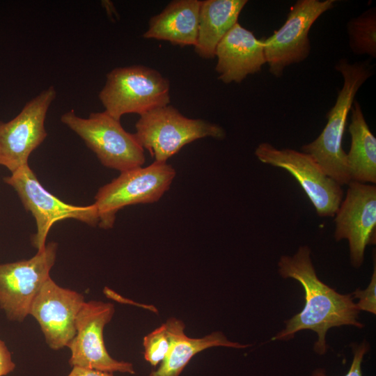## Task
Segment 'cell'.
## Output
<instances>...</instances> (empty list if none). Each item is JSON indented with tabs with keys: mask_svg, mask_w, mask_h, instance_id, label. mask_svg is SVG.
<instances>
[{
	"mask_svg": "<svg viewBox=\"0 0 376 376\" xmlns=\"http://www.w3.org/2000/svg\"><path fill=\"white\" fill-rule=\"evenodd\" d=\"M279 273L284 279L292 278L302 285L305 292L303 310L285 322V328L274 340H289L301 330L310 329L318 335L315 351L323 354L327 351L325 336L334 327L353 325L359 329L363 324L357 320L359 310L352 295L337 292L318 277L307 246L299 247L292 256H283L279 263Z\"/></svg>",
	"mask_w": 376,
	"mask_h": 376,
	"instance_id": "6da1fadb",
	"label": "cell"
},
{
	"mask_svg": "<svg viewBox=\"0 0 376 376\" xmlns=\"http://www.w3.org/2000/svg\"><path fill=\"white\" fill-rule=\"evenodd\" d=\"M334 68L343 77V86L334 105L326 115L327 122L323 130L314 141L304 145L301 150L342 186L352 181L342 146L347 116L358 91L373 75V68L369 61L351 63L344 58L339 59Z\"/></svg>",
	"mask_w": 376,
	"mask_h": 376,
	"instance_id": "7a4b0ae2",
	"label": "cell"
},
{
	"mask_svg": "<svg viewBox=\"0 0 376 376\" xmlns=\"http://www.w3.org/2000/svg\"><path fill=\"white\" fill-rule=\"evenodd\" d=\"M169 81L155 69L133 65L107 75L98 97L105 112L116 120L127 113L139 116L170 102Z\"/></svg>",
	"mask_w": 376,
	"mask_h": 376,
	"instance_id": "3957f363",
	"label": "cell"
},
{
	"mask_svg": "<svg viewBox=\"0 0 376 376\" xmlns=\"http://www.w3.org/2000/svg\"><path fill=\"white\" fill-rule=\"evenodd\" d=\"M61 121L84 141L104 166L121 173L144 164V149L134 134L107 112H93L85 118L72 109L62 114Z\"/></svg>",
	"mask_w": 376,
	"mask_h": 376,
	"instance_id": "277c9868",
	"label": "cell"
},
{
	"mask_svg": "<svg viewBox=\"0 0 376 376\" xmlns=\"http://www.w3.org/2000/svg\"><path fill=\"white\" fill-rule=\"evenodd\" d=\"M134 135L155 162H166L185 145L197 139H223L221 126L203 119L189 118L171 105L159 107L140 115Z\"/></svg>",
	"mask_w": 376,
	"mask_h": 376,
	"instance_id": "5b68a950",
	"label": "cell"
},
{
	"mask_svg": "<svg viewBox=\"0 0 376 376\" xmlns=\"http://www.w3.org/2000/svg\"><path fill=\"white\" fill-rule=\"evenodd\" d=\"M175 174L173 167L166 162L155 161L148 166L121 172L95 196L99 227L112 228L117 212L124 207L159 201L170 188Z\"/></svg>",
	"mask_w": 376,
	"mask_h": 376,
	"instance_id": "8992f818",
	"label": "cell"
},
{
	"mask_svg": "<svg viewBox=\"0 0 376 376\" xmlns=\"http://www.w3.org/2000/svg\"><path fill=\"white\" fill-rule=\"evenodd\" d=\"M3 182L15 189L24 209L35 219L36 231L31 243L37 251L44 249L49 230L58 221L72 219L91 226L99 224L94 203L75 205L63 202L45 189L29 164L4 177Z\"/></svg>",
	"mask_w": 376,
	"mask_h": 376,
	"instance_id": "52a82bcc",
	"label": "cell"
},
{
	"mask_svg": "<svg viewBox=\"0 0 376 376\" xmlns=\"http://www.w3.org/2000/svg\"><path fill=\"white\" fill-rule=\"evenodd\" d=\"M335 3L336 0H298L290 8L281 28L263 39L266 63L273 76L281 77L288 66L308 58L311 49L309 31Z\"/></svg>",
	"mask_w": 376,
	"mask_h": 376,
	"instance_id": "ba28073f",
	"label": "cell"
},
{
	"mask_svg": "<svg viewBox=\"0 0 376 376\" xmlns=\"http://www.w3.org/2000/svg\"><path fill=\"white\" fill-rule=\"evenodd\" d=\"M57 249L51 242L28 260L0 264V308L10 321L22 322L29 315L33 299L50 277Z\"/></svg>",
	"mask_w": 376,
	"mask_h": 376,
	"instance_id": "9c48e42d",
	"label": "cell"
},
{
	"mask_svg": "<svg viewBox=\"0 0 376 376\" xmlns=\"http://www.w3.org/2000/svg\"><path fill=\"white\" fill-rule=\"evenodd\" d=\"M261 162L285 169L299 182L320 217H334L341 202V186L329 177L308 154L295 150L277 149L261 143L255 150Z\"/></svg>",
	"mask_w": 376,
	"mask_h": 376,
	"instance_id": "30bf717a",
	"label": "cell"
},
{
	"mask_svg": "<svg viewBox=\"0 0 376 376\" xmlns=\"http://www.w3.org/2000/svg\"><path fill=\"white\" fill-rule=\"evenodd\" d=\"M115 313L109 302L85 301L76 318V334L68 345L70 350L69 364L101 371L134 374L132 363L112 358L106 349L103 331Z\"/></svg>",
	"mask_w": 376,
	"mask_h": 376,
	"instance_id": "8fae6325",
	"label": "cell"
},
{
	"mask_svg": "<svg viewBox=\"0 0 376 376\" xmlns=\"http://www.w3.org/2000/svg\"><path fill=\"white\" fill-rule=\"evenodd\" d=\"M56 96L51 86L27 102L14 118L0 120V165L11 173L29 164L32 152L46 139L45 122Z\"/></svg>",
	"mask_w": 376,
	"mask_h": 376,
	"instance_id": "7c38bea8",
	"label": "cell"
},
{
	"mask_svg": "<svg viewBox=\"0 0 376 376\" xmlns=\"http://www.w3.org/2000/svg\"><path fill=\"white\" fill-rule=\"evenodd\" d=\"M348 185L346 197L335 214L334 237L348 240L351 263L359 267L366 246L375 242L376 187L356 181Z\"/></svg>",
	"mask_w": 376,
	"mask_h": 376,
	"instance_id": "4fadbf2b",
	"label": "cell"
},
{
	"mask_svg": "<svg viewBox=\"0 0 376 376\" xmlns=\"http://www.w3.org/2000/svg\"><path fill=\"white\" fill-rule=\"evenodd\" d=\"M86 301L82 294L58 285L51 277L33 299L29 315L54 350L67 347L76 334V318Z\"/></svg>",
	"mask_w": 376,
	"mask_h": 376,
	"instance_id": "5bb4252c",
	"label": "cell"
},
{
	"mask_svg": "<svg viewBox=\"0 0 376 376\" xmlns=\"http://www.w3.org/2000/svg\"><path fill=\"white\" fill-rule=\"evenodd\" d=\"M215 57L218 79L225 84L241 83L266 63L263 39H258L237 22L218 44Z\"/></svg>",
	"mask_w": 376,
	"mask_h": 376,
	"instance_id": "9a60e30c",
	"label": "cell"
},
{
	"mask_svg": "<svg viewBox=\"0 0 376 376\" xmlns=\"http://www.w3.org/2000/svg\"><path fill=\"white\" fill-rule=\"evenodd\" d=\"M201 1L175 0L152 17L145 38L165 40L184 47L196 43Z\"/></svg>",
	"mask_w": 376,
	"mask_h": 376,
	"instance_id": "2e32d148",
	"label": "cell"
},
{
	"mask_svg": "<svg viewBox=\"0 0 376 376\" xmlns=\"http://www.w3.org/2000/svg\"><path fill=\"white\" fill-rule=\"evenodd\" d=\"M246 0L201 1L196 53L203 58L215 57L216 48L247 3Z\"/></svg>",
	"mask_w": 376,
	"mask_h": 376,
	"instance_id": "e0dca14e",
	"label": "cell"
},
{
	"mask_svg": "<svg viewBox=\"0 0 376 376\" xmlns=\"http://www.w3.org/2000/svg\"><path fill=\"white\" fill-rule=\"evenodd\" d=\"M348 130L351 146L346 153L347 164L352 181L376 182V138L370 131L362 109L354 100L351 110Z\"/></svg>",
	"mask_w": 376,
	"mask_h": 376,
	"instance_id": "ac0fdd59",
	"label": "cell"
},
{
	"mask_svg": "<svg viewBox=\"0 0 376 376\" xmlns=\"http://www.w3.org/2000/svg\"><path fill=\"white\" fill-rule=\"evenodd\" d=\"M219 346L242 349L249 345L230 341L221 331H214L201 338H191L185 334L178 339L159 366L149 376H179L196 354Z\"/></svg>",
	"mask_w": 376,
	"mask_h": 376,
	"instance_id": "d6986e66",
	"label": "cell"
},
{
	"mask_svg": "<svg viewBox=\"0 0 376 376\" xmlns=\"http://www.w3.org/2000/svg\"><path fill=\"white\" fill-rule=\"evenodd\" d=\"M183 321L171 317L148 334L143 339V357L152 366H157L168 355L174 343L185 334Z\"/></svg>",
	"mask_w": 376,
	"mask_h": 376,
	"instance_id": "ffe728a7",
	"label": "cell"
},
{
	"mask_svg": "<svg viewBox=\"0 0 376 376\" xmlns=\"http://www.w3.org/2000/svg\"><path fill=\"white\" fill-rule=\"evenodd\" d=\"M349 46L355 55L376 58V9L371 8L347 24Z\"/></svg>",
	"mask_w": 376,
	"mask_h": 376,
	"instance_id": "44dd1931",
	"label": "cell"
},
{
	"mask_svg": "<svg viewBox=\"0 0 376 376\" xmlns=\"http://www.w3.org/2000/svg\"><path fill=\"white\" fill-rule=\"evenodd\" d=\"M376 267L374 266V272L372 275L371 281L368 288L364 290L357 289L352 294L354 298L359 299L356 304L359 311H364L375 314L376 313Z\"/></svg>",
	"mask_w": 376,
	"mask_h": 376,
	"instance_id": "7402d4cb",
	"label": "cell"
},
{
	"mask_svg": "<svg viewBox=\"0 0 376 376\" xmlns=\"http://www.w3.org/2000/svg\"><path fill=\"white\" fill-rule=\"evenodd\" d=\"M369 345L366 342L359 345L354 350V357L350 368L345 376H362L361 363L363 356L368 351ZM311 376H327L322 370H315Z\"/></svg>",
	"mask_w": 376,
	"mask_h": 376,
	"instance_id": "603a6c76",
	"label": "cell"
},
{
	"mask_svg": "<svg viewBox=\"0 0 376 376\" xmlns=\"http://www.w3.org/2000/svg\"><path fill=\"white\" fill-rule=\"evenodd\" d=\"M15 368L11 353L5 343L0 339V376H6Z\"/></svg>",
	"mask_w": 376,
	"mask_h": 376,
	"instance_id": "cb8c5ba5",
	"label": "cell"
},
{
	"mask_svg": "<svg viewBox=\"0 0 376 376\" xmlns=\"http://www.w3.org/2000/svg\"><path fill=\"white\" fill-rule=\"evenodd\" d=\"M67 376H113V373L101 371L95 369L72 367V370Z\"/></svg>",
	"mask_w": 376,
	"mask_h": 376,
	"instance_id": "d4e9b609",
	"label": "cell"
}]
</instances>
